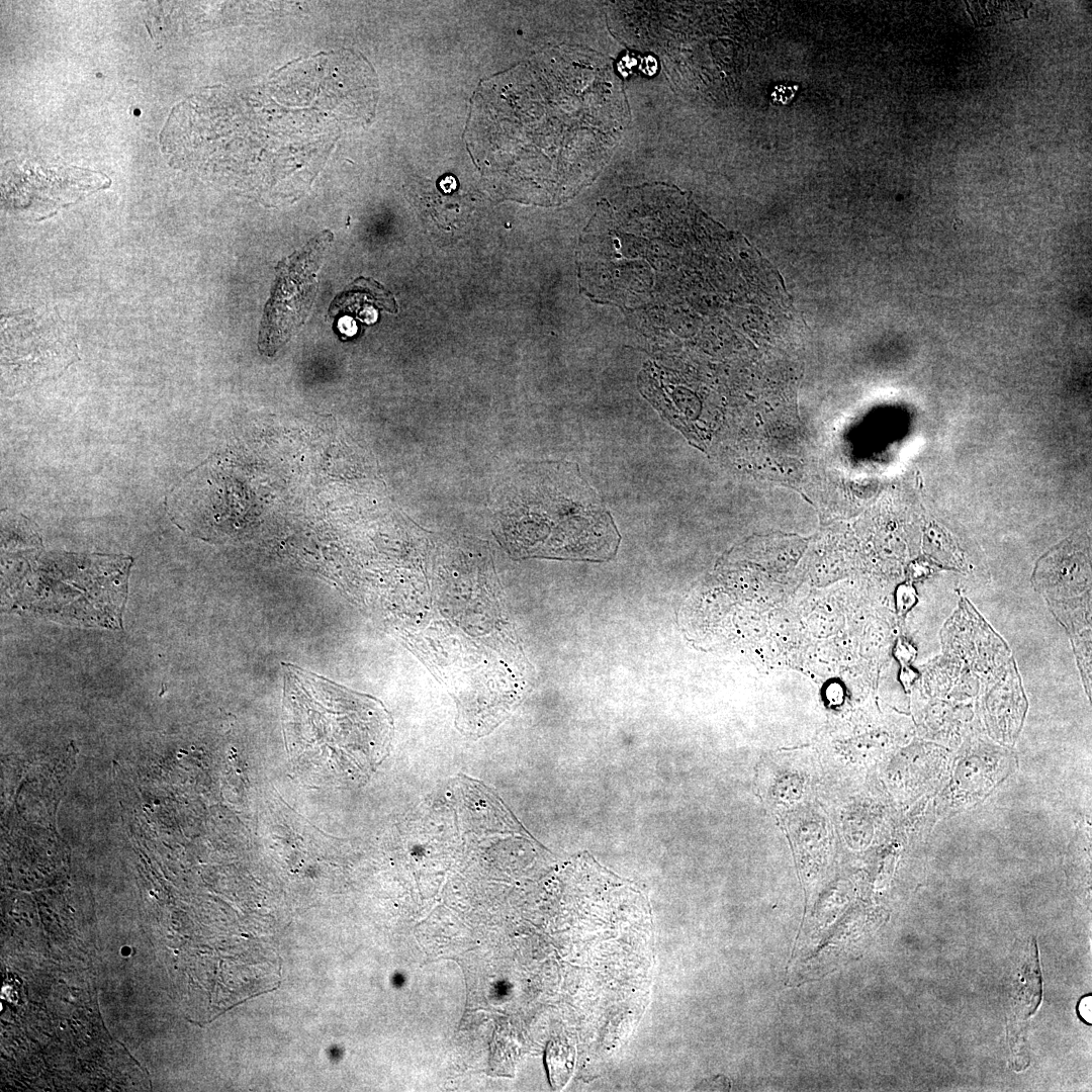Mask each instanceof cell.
I'll list each match as a JSON object with an SVG mask.
<instances>
[{
    "label": "cell",
    "mask_w": 1092,
    "mask_h": 1092,
    "mask_svg": "<svg viewBox=\"0 0 1092 1092\" xmlns=\"http://www.w3.org/2000/svg\"><path fill=\"white\" fill-rule=\"evenodd\" d=\"M628 122L622 82L607 59L553 48L479 85L466 140L505 194L549 205L593 183Z\"/></svg>",
    "instance_id": "obj_1"
},
{
    "label": "cell",
    "mask_w": 1092,
    "mask_h": 1092,
    "mask_svg": "<svg viewBox=\"0 0 1092 1092\" xmlns=\"http://www.w3.org/2000/svg\"><path fill=\"white\" fill-rule=\"evenodd\" d=\"M282 729L295 768L314 781L357 784L387 754L392 724L376 699L283 663Z\"/></svg>",
    "instance_id": "obj_2"
},
{
    "label": "cell",
    "mask_w": 1092,
    "mask_h": 1092,
    "mask_svg": "<svg viewBox=\"0 0 1092 1092\" xmlns=\"http://www.w3.org/2000/svg\"><path fill=\"white\" fill-rule=\"evenodd\" d=\"M77 358L73 338L57 313L34 308L2 318V385L18 391L55 377Z\"/></svg>",
    "instance_id": "obj_3"
},
{
    "label": "cell",
    "mask_w": 1092,
    "mask_h": 1092,
    "mask_svg": "<svg viewBox=\"0 0 1092 1092\" xmlns=\"http://www.w3.org/2000/svg\"><path fill=\"white\" fill-rule=\"evenodd\" d=\"M331 241V233L325 232L278 263L259 333L262 354L274 355L304 323L314 300L317 271Z\"/></svg>",
    "instance_id": "obj_4"
},
{
    "label": "cell",
    "mask_w": 1092,
    "mask_h": 1092,
    "mask_svg": "<svg viewBox=\"0 0 1092 1092\" xmlns=\"http://www.w3.org/2000/svg\"><path fill=\"white\" fill-rule=\"evenodd\" d=\"M969 13L976 25H990L1026 16L1030 2L968 1Z\"/></svg>",
    "instance_id": "obj_5"
},
{
    "label": "cell",
    "mask_w": 1092,
    "mask_h": 1092,
    "mask_svg": "<svg viewBox=\"0 0 1092 1092\" xmlns=\"http://www.w3.org/2000/svg\"><path fill=\"white\" fill-rule=\"evenodd\" d=\"M573 1050L561 1042L553 1041L548 1045L546 1062L551 1084L559 1089L567 1082L573 1067Z\"/></svg>",
    "instance_id": "obj_6"
},
{
    "label": "cell",
    "mask_w": 1092,
    "mask_h": 1092,
    "mask_svg": "<svg viewBox=\"0 0 1092 1092\" xmlns=\"http://www.w3.org/2000/svg\"><path fill=\"white\" fill-rule=\"evenodd\" d=\"M915 602L914 589L909 585H902L897 589L896 603L900 614H905Z\"/></svg>",
    "instance_id": "obj_7"
},
{
    "label": "cell",
    "mask_w": 1092,
    "mask_h": 1092,
    "mask_svg": "<svg viewBox=\"0 0 1092 1092\" xmlns=\"http://www.w3.org/2000/svg\"><path fill=\"white\" fill-rule=\"evenodd\" d=\"M895 654L901 662L909 661L912 657V648L908 643L900 640L896 646Z\"/></svg>",
    "instance_id": "obj_8"
}]
</instances>
